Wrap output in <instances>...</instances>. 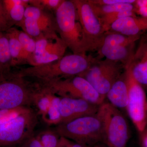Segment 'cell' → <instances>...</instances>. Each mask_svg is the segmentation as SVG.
I'll return each mask as SVG.
<instances>
[{"label": "cell", "instance_id": "ac0fdd59", "mask_svg": "<svg viewBox=\"0 0 147 147\" xmlns=\"http://www.w3.org/2000/svg\"><path fill=\"white\" fill-rule=\"evenodd\" d=\"M5 33L8 40L11 58V67L22 63V47L17 38L16 28L12 27Z\"/></svg>", "mask_w": 147, "mask_h": 147}, {"label": "cell", "instance_id": "5bb4252c", "mask_svg": "<svg viewBox=\"0 0 147 147\" xmlns=\"http://www.w3.org/2000/svg\"><path fill=\"white\" fill-rule=\"evenodd\" d=\"M134 45L128 46L119 45H102L97 50L98 59L103 57L123 65L126 67L134 56Z\"/></svg>", "mask_w": 147, "mask_h": 147}, {"label": "cell", "instance_id": "d590c367", "mask_svg": "<svg viewBox=\"0 0 147 147\" xmlns=\"http://www.w3.org/2000/svg\"><path fill=\"white\" fill-rule=\"evenodd\" d=\"M93 147H107L105 146V145L103 144L102 143H100V144H98L94 146Z\"/></svg>", "mask_w": 147, "mask_h": 147}, {"label": "cell", "instance_id": "f1b7e54d", "mask_svg": "<svg viewBox=\"0 0 147 147\" xmlns=\"http://www.w3.org/2000/svg\"><path fill=\"white\" fill-rule=\"evenodd\" d=\"M13 26L7 16L2 1L0 0V32H5Z\"/></svg>", "mask_w": 147, "mask_h": 147}, {"label": "cell", "instance_id": "d6a6232c", "mask_svg": "<svg viewBox=\"0 0 147 147\" xmlns=\"http://www.w3.org/2000/svg\"><path fill=\"white\" fill-rule=\"evenodd\" d=\"M20 147H43L41 142L34 134L19 145Z\"/></svg>", "mask_w": 147, "mask_h": 147}, {"label": "cell", "instance_id": "83f0119b", "mask_svg": "<svg viewBox=\"0 0 147 147\" xmlns=\"http://www.w3.org/2000/svg\"><path fill=\"white\" fill-rule=\"evenodd\" d=\"M64 0H29L30 5L33 6L45 11H55Z\"/></svg>", "mask_w": 147, "mask_h": 147}, {"label": "cell", "instance_id": "d6986e66", "mask_svg": "<svg viewBox=\"0 0 147 147\" xmlns=\"http://www.w3.org/2000/svg\"><path fill=\"white\" fill-rule=\"evenodd\" d=\"M140 38L141 35L134 36H127L116 32L108 31L105 33L101 45L130 46L135 44V42Z\"/></svg>", "mask_w": 147, "mask_h": 147}, {"label": "cell", "instance_id": "9a60e30c", "mask_svg": "<svg viewBox=\"0 0 147 147\" xmlns=\"http://www.w3.org/2000/svg\"><path fill=\"white\" fill-rule=\"evenodd\" d=\"M147 30V17L127 16L119 19L111 26L109 31L127 36L141 35Z\"/></svg>", "mask_w": 147, "mask_h": 147}, {"label": "cell", "instance_id": "277c9868", "mask_svg": "<svg viewBox=\"0 0 147 147\" xmlns=\"http://www.w3.org/2000/svg\"><path fill=\"white\" fill-rule=\"evenodd\" d=\"M55 130L61 137L90 146L103 142V124L98 113L59 124Z\"/></svg>", "mask_w": 147, "mask_h": 147}, {"label": "cell", "instance_id": "7c38bea8", "mask_svg": "<svg viewBox=\"0 0 147 147\" xmlns=\"http://www.w3.org/2000/svg\"><path fill=\"white\" fill-rule=\"evenodd\" d=\"M67 47L57 34L48 37L45 50L41 54H32L27 63L31 66H36L51 63L60 60L65 56Z\"/></svg>", "mask_w": 147, "mask_h": 147}, {"label": "cell", "instance_id": "44dd1931", "mask_svg": "<svg viewBox=\"0 0 147 147\" xmlns=\"http://www.w3.org/2000/svg\"><path fill=\"white\" fill-rule=\"evenodd\" d=\"M16 33L22 47V63H26L28 59L35 50L36 43L34 39L24 32L16 28Z\"/></svg>", "mask_w": 147, "mask_h": 147}, {"label": "cell", "instance_id": "4fadbf2b", "mask_svg": "<svg viewBox=\"0 0 147 147\" xmlns=\"http://www.w3.org/2000/svg\"><path fill=\"white\" fill-rule=\"evenodd\" d=\"M128 65L134 79L147 91V38L142 37L140 40Z\"/></svg>", "mask_w": 147, "mask_h": 147}, {"label": "cell", "instance_id": "d4e9b609", "mask_svg": "<svg viewBox=\"0 0 147 147\" xmlns=\"http://www.w3.org/2000/svg\"><path fill=\"white\" fill-rule=\"evenodd\" d=\"M16 26L34 40L44 36L38 22L32 18H24Z\"/></svg>", "mask_w": 147, "mask_h": 147}, {"label": "cell", "instance_id": "7a4b0ae2", "mask_svg": "<svg viewBox=\"0 0 147 147\" xmlns=\"http://www.w3.org/2000/svg\"><path fill=\"white\" fill-rule=\"evenodd\" d=\"M34 91L18 71L0 70V110L28 107Z\"/></svg>", "mask_w": 147, "mask_h": 147}, {"label": "cell", "instance_id": "ffe728a7", "mask_svg": "<svg viewBox=\"0 0 147 147\" xmlns=\"http://www.w3.org/2000/svg\"><path fill=\"white\" fill-rule=\"evenodd\" d=\"M88 2L90 4L95 14L97 17L104 14L114 12L123 11H134L135 12L134 4L119 3L99 5L92 4L90 3L89 1Z\"/></svg>", "mask_w": 147, "mask_h": 147}, {"label": "cell", "instance_id": "cb8c5ba5", "mask_svg": "<svg viewBox=\"0 0 147 147\" xmlns=\"http://www.w3.org/2000/svg\"><path fill=\"white\" fill-rule=\"evenodd\" d=\"M24 18H30L39 23L54 25L55 24V16H52L48 11L29 5L25 10Z\"/></svg>", "mask_w": 147, "mask_h": 147}, {"label": "cell", "instance_id": "52a82bcc", "mask_svg": "<svg viewBox=\"0 0 147 147\" xmlns=\"http://www.w3.org/2000/svg\"><path fill=\"white\" fill-rule=\"evenodd\" d=\"M37 123L36 114L26 107L15 117L0 124V147L19 146L34 134Z\"/></svg>", "mask_w": 147, "mask_h": 147}, {"label": "cell", "instance_id": "e0dca14e", "mask_svg": "<svg viewBox=\"0 0 147 147\" xmlns=\"http://www.w3.org/2000/svg\"><path fill=\"white\" fill-rule=\"evenodd\" d=\"M29 0H3L4 7L13 25L20 23L24 18L25 10L29 5Z\"/></svg>", "mask_w": 147, "mask_h": 147}, {"label": "cell", "instance_id": "603a6c76", "mask_svg": "<svg viewBox=\"0 0 147 147\" xmlns=\"http://www.w3.org/2000/svg\"><path fill=\"white\" fill-rule=\"evenodd\" d=\"M36 137L43 147H62L66 139L60 136L55 129L44 130Z\"/></svg>", "mask_w": 147, "mask_h": 147}, {"label": "cell", "instance_id": "6da1fadb", "mask_svg": "<svg viewBox=\"0 0 147 147\" xmlns=\"http://www.w3.org/2000/svg\"><path fill=\"white\" fill-rule=\"evenodd\" d=\"M91 55L71 54L51 63L23 68L18 71L24 78L32 77L43 83L61 78L80 76L97 61Z\"/></svg>", "mask_w": 147, "mask_h": 147}, {"label": "cell", "instance_id": "8d00e7d4", "mask_svg": "<svg viewBox=\"0 0 147 147\" xmlns=\"http://www.w3.org/2000/svg\"><path fill=\"white\" fill-rule=\"evenodd\" d=\"M3 33V32H0V38H1V37Z\"/></svg>", "mask_w": 147, "mask_h": 147}, {"label": "cell", "instance_id": "4dcf8cb0", "mask_svg": "<svg viewBox=\"0 0 147 147\" xmlns=\"http://www.w3.org/2000/svg\"><path fill=\"white\" fill-rule=\"evenodd\" d=\"M90 3L96 5H102L119 3L134 4L135 0H88Z\"/></svg>", "mask_w": 147, "mask_h": 147}, {"label": "cell", "instance_id": "484cf974", "mask_svg": "<svg viewBox=\"0 0 147 147\" xmlns=\"http://www.w3.org/2000/svg\"><path fill=\"white\" fill-rule=\"evenodd\" d=\"M134 11H123L108 13L98 17L104 32L109 31L110 27L114 23L121 18L127 16H136Z\"/></svg>", "mask_w": 147, "mask_h": 147}, {"label": "cell", "instance_id": "8fae6325", "mask_svg": "<svg viewBox=\"0 0 147 147\" xmlns=\"http://www.w3.org/2000/svg\"><path fill=\"white\" fill-rule=\"evenodd\" d=\"M100 106L83 99L61 97V123L85 116L95 115L98 112Z\"/></svg>", "mask_w": 147, "mask_h": 147}, {"label": "cell", "instance_id": "5b68a950", "mask_svg": "<svg viewBox=\"0 0 147 147\" xmlns=\"http://www.w3.org/2000/svg\"><path fill=\"white\" fill-rule=\"evenodd\" d=\"M98 113L103 124L102 144L107 147H126L129 130L122 113L109 102H105L100 105Z\"/></svg>", "mask_w": 147, "mask_h": 147}, {"label": "cell", "instance_id": "f546056e", "mask_svg": "<svg viewBox=\"0 0 147 147\" xmlns=\"http://www.w3.org/2000/svg\"><path fill=\"white\" fill-rule=\"evenodd\" d=\"M26 107H27L0 110V124L15 117L20 114Z\"/></svg>", "mask_w": 147, "mask_h": 147}, {"label": "cell", "instance_id": "2e32d148", "mask_svg": "<svg viewBox=\"0 0 147 147\" xmlns=\"http://www.w3.org/2000/svg\"><path fill=\"white\" fill-rule=\"evenodd\" d=\"M106 98L109 103L114 107L118 109L126 110L128 105V93L124 71L107 93Z\"/></svg>", "mask_w": 147, "mask_h": 147}, {"label": "cell", "instance_id": "4316f807", "mask_svg": "<svg viewBox=\"0 0 147 147\" xmlns=\"http://www.w3.org/2000/svg\"><path fill=\"white\" fill-rule=\"evenodd\" d=\"M11 58L8 40L5 32L0 38V70L11 68Z\"/></svg>", "mask_w": 147, "mask_h": 147}, {"label": "cell", "instance_id": "1f68e13d", "mask_svg": "<svg viewBox=\"0 0 147 147\" xmlns=\"http://www.w3.org/2000/svg\"><path fill=\"white\" fill-rule=\"evenodd\" d=\"M134 6L136 14L142 17H147V0L136 1Z\"/></svg>", "mask_w": 147, "mask_h": 147}, {"label": "cell", "instance_id": "8992f818", "mask_svg": "<svg viewBox=\"0 0 147 147\" xmlns=\"http://www.w3.org/2000/svg\"><path fill=\"white\" fill-rule=\"evenodd\" d=\"M39 84L60 97L83 99L98 105L105 102V99L82 76L61 78Z\"/></svg>", "mask_w": 147, "mask_h": 147}, {"label": "cell", "instance_id": "e575fe53", "mask_svg": "<svg viewBox=\"0 0 147 147\" xmlns=\"http://www.w3.org/2000/svg\"><path fill=\"white\" fill-rule=\"evenodd\" d=\"M143 147H147V129L143 138Z\"/></svg>", "mask_w": 147, "mask_h": 147}, {"label": "cell", "instance_id": "30bf717a", "mask_svg": "<svg viewBox=\"0 0 147 147\" xmlns=\"http://www.w3.org/2000/svg\"><path fill=\"white\" fill-rule=\"evenodd\" d=\"M83 31L86 52L97 51L105 33L88 0H72Z\"/></svg>", "mask_w": 147, "mask_h": 147}, {"label": "cell", "instance_id": "836d02e7", "mask_svg": "<svg viewBox=\"0 0 147 147\" xmlns=\"http://www.w3.org/2000/svg\"><path fill=\"white\" fill-rule=\"evenodd\" d=\"M62 147H93L87 145L79 144L76 142H71L68 139H66Z\"/></svg>", "mask_w": 147, "mask_h": 147}, {"label": "cell", "instance_id": "9c48e42d", "mask_svg": "<svg viewBox=\"0 0 147 147\" xmlns=\"http://www.w3.org/2000/svg\"><path fill=\"white\" fill-rule=\"evenodd\" d=\"M124 76L128 93L126 110L137 130L143 133L147 125V100L145 90L134 79L129 65L125 67Z\"/></svg>", "mask_w": 147, "mask_h": 147}, {"label": "cell", "instance_id": "ba28073f", "mask_svg": "<svg viewBox=\"0 0 147 147\" xmlns=\"http://www.w3.org/2000/svg\"><path fill=\"white\" fill-rule=\"evenodd\" d=\"M123 65L105 59H98L87 71L80 75L93 87L100 96L106 98V94L115 82L125 71Z\"/></svg>", "mask_w": 147, "mask_h": 147}, {"label": "cell", "instance_id": "7402d4cb", "mask_svg": "<svg viewBox=\"0 0 147 147\" xmlns=\"http://www.w3.org/2000/svg\"><path fill=\"white\" fill-rule=\"evenodd\" d=\"M61 97L53 94L51 105L47 113L42 116L43 120L49 125H58L61 123V116L60 112V102Z\"/></svg>", "mask_w": 147, "mask_h": 147}, {"label": "cell", "instance_id": "3957f363", "mask_svg": "<svg viewBox=\"0 0 147 147\" xmlns=\"http://www.w3.org/2000/svg\"><path fill=\"white\" fill-rule=\"evenodd\" d=\"M55 12L56 32L73 54H85L84 36L72 0H64Z\"/></svg>", "mask_w": 147, "mask_h": 147}]
</instances>
